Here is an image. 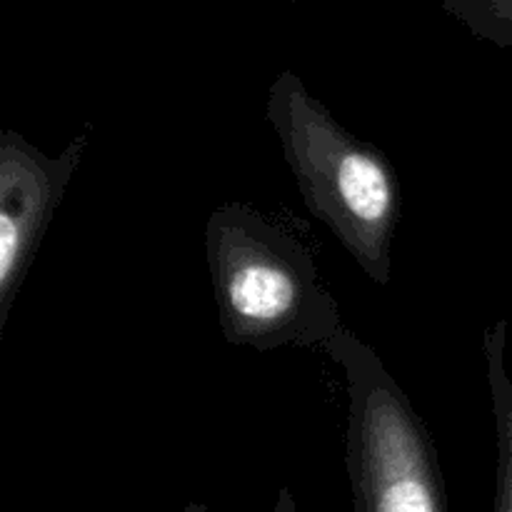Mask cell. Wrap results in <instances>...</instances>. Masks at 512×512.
<instances>
[{
  "mask_svg": "<svg viewBox=\"0 0 512 512\" xmlns=\"http://www.w3.org/2000/svg\"><path fill=\"white\" fill-rule=\"evenodd\" d=\"M85 150L88 135L60 155L40 153L15 130L0 138V330Z\"/></svg>",
  "mask_w": 512,
  "mask_h": 512,
  "instance_id": "obj_4",
  "label": "cell"
},
{
  "mask_svg": "<svg viewBox=\"0 0 512 512\" xmlns=\"http://www.w3.org/2000/svg\"><path fill=\"white\" fill-rule=\"evenodd\" d=\"M270 512H300V510H298V505H295L293 493H290L288 488H283V490H280L278 500H275L273 510H270Z\"/></svg>",
  "mask_w": 512,
  "mask_h": 512,
  "instance_id": "obj_6",
  "label": "cell"
},
{
  "mask_svg": "<svg viewBox=\"0 0 512 512\" xmlns=\"http://www.w3.org/2000/svg\"><path fill=\"white\" fill-rule=\"evenodd\" d=\"M205 258L230 345L325 348L343 328L338 300L303 240L253 205L233 200L210 213Z\"/></svg>",
  "mask_w": 512,
  "mask_h": 512,
  "instance_id": "obj_1",
  "label": "cell"
},
{
  "mask_svg": "<svg viewBox=\"0 0 512 512\" xmlns=\"http://www.w3.org/2000/svg\"><path fill=\"white\" fill-rule=\"evenodd\" d=\"M183 512H208V508H205V505H200V503H188L183 508Z\"/></svg>",
  "mask_w": 512,
  "mask_h": 512,
  "instance_id": "obj_7",
  "label": "cell"
},
{
  "mask_svg": "<svg viewBox=\"0 0 512 512\" xmlns=\"http://www.w3.org/2000/svg\"><path fill=\"white\" fill-rule=\"evenodd\" d=\"M323 350L348 385L345 465L353 510L450 512L433 435L380 355L345 325Z\"/></svg>",
  "mask_w": 512,
  "mask_h": 512,
  "instance_id": "obj_3",
  "label": "cell"
},
{
  "mask_svg": "<svg viewBox=\"0 0 512 512\" xmlns=\"http://www.w3.org/2000/svg\"><path fill=\"white\" fill-rule=\"evenodd\" d=\"M505 338L508 323L498 320L485 330L483 355L488 370L490 398L498 428V493H495V512H512V383L505 370Z\"/></svg>",
  "mask_w": 512,
  "mask_h": 512,
  "instance_id": "obj_5",
  "label": "cell"
},
{
  "mask_svg": "<svg viewBox=\"0 0 512 512\" xmlns=\"http://www.w3.org/2000/svg\"><path fill=\"white\" fill-rule=\"evenodd\" d=\"M265 115L310 213L375 285H388L403 205L388 155L343 128L290 70L270 85Z\"/></svg>",
  "mask_w": 512,
  "mask_h": 512,
  "instance_id": "obj_2",
  "label": "cell"
}]
</instances>
